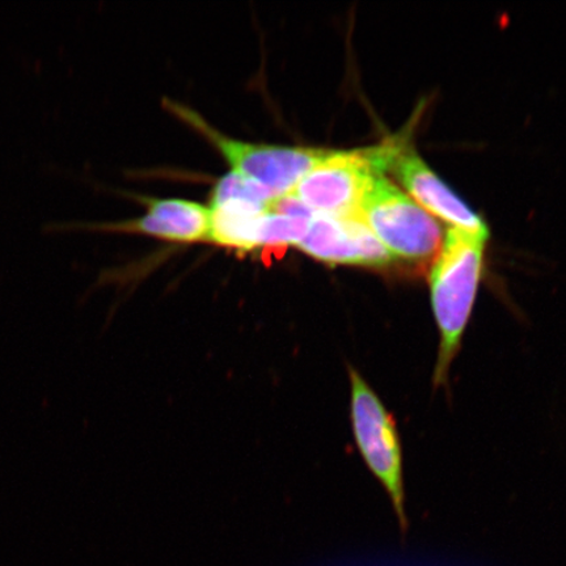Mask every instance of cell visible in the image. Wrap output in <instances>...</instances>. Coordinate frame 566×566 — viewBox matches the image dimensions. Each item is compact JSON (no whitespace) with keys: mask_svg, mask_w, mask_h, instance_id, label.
Returning <instances> with one entry per match:
<instances>
[{"mask_svg":"<svg viewBox=\"0 0 566 566\" xmlns=\"http://www.w3.org/2000/svg\"><path fill=\"white\" fill-rule=\"evenodd\" d=\"M298 247L308 256L328 265L360 266L380 272L400 265L359 214H315Z\"/></svg>","mask_w":566,"mask_h":566,"instance_id":"6","label":"cell"},{"mask_svg":"<svg viewBox=\"0 0 566 566\" xmlns=\"http://www.w3.org/2000/svg\"><path fill=\"white\" fill-rule=\"evenodd\" d=\"M313 218L275 214L268 211L260 226V247H298Z\"/></svg>","mask_w":566,"mask_h":566,"instance_id":"10","label":"cell"},{"mask_svg":"<svg viewBox=\"0 0 566 566\" xmlns=\"http://www.w3.org/2000/svg\"><path fill=\"white\" fill-rule=\"evenodd\" d=\"M144 217L116 224H49L46 229L63 230L86 226L90 229L145 233L169 242L196 243L209 238L210 209L187 200L148 198Z\"/></svg>","mask_w":566,"mask_h":566,"instance_id":"8","label":"cell"},{"mask_svg":"<svg viewBox=\"0 0 566 566\" xmlns=\"http://www.w3.org/2000/svg\"><path fill=\"white\" fill-rule=\"evenodd\" d=\"M174 109L177 116L218 148L229 161L232 172L261 184L277 197L292 192L302 177L329 153L324 148L261 145L232 139L216 130L197 113L181 105H175Z\"/></svg>","mask_w":566,"mask_h":566,"instance_id":"5","label":"cell"},{"mask_svg":"<svg viewBox=\"0 0 566 566\" xmlns=\"http://www.w3.org/2000/svg\"><path fill=\"white\" fill-rule=\"evenodd\" d=\"M349 378L354 440L366 465L389 495L402 535H406L409 523L406 513L405 459L398 422L363 375L352 366Z\"/></svg>","mask_w":566,"mask_h":566,"instance_id":"3","label":"cell"},{"mask_svg":"<svg viewBox=\"0 0 566 566\" xmlns=\"http://www.w3.org/2000/svg\"><path fill=\"white\" fill-rule=\"evenodd\" d=\"M389 171L398 177L410 198L430 216L443 219L444 222L454 226V229L490 237L483 219L467 207L462 198L452 192L451 188L431 171L420 155L410 148L408 138L396 153Z\"/></svg>","mask_w":566,"mask_h":566,"instance_id":"7","label":"cell"},{"mask_svg":"<svg viewBox=\"0 0 566 566\" xmlns=\"http://www.w3.org/2000/svg\"><path fill=\"white\" fill-rule=\"evenodd\" d=\"M488 237L451 228L431 263V308L440 334L433 387H449L451 366L462 348L475 307Z\"/></svg>","mask_w":566,"mask_h":566,"instance_id":"1","label":"cell"},{"mask_svg":"<svg viewBox=\"0 0 566 566\" xmlns=\"http://www.w3.org/2000/svg\"><path fill=\"white\" fill-rule=\"evenodd\" d=\"M358 214L400 264L427 263L441 250V224L386 174L373 176Z\"/></svg>","mask_w":566,"mask_h":566,"instance_id":"2","label":"cell"},{"mask_svg":"<svg viewBox=\"0 0 566 566\" xmlns=\"http://www.w3.org/2000/svg\"><path fill=\"white\" fill-rule=\"evenodd\" d=\"M391 139L358 150H329L289 195L314 214L356 216L375 174H388L394 157Z\"/></svg>","mask_w":566,"mask_h":566,"instance_id":"4","label":"cell"},{"mask_svg":"<svg viewBox=\"0 0 566 566\" xmlns=\"http://www.w3.org/2000/svg\"><path fill=\"white\" fill-rule=\"evenodd\" d=\"M208 242L251 252L260 248V226L269 203L231 200L210 205Z\"/></svg>","mask_w":566,"mask_h":566,"instance_id":"9","label":"cell"},{"mask_svg":"<svg viewBox=\"0 0 566 566\" xmlns=\"http://www.w3.org/2000/svg\"><path fill=\"white\" fill-rule=\"evenodd\" d=\"M275 198L277 196L261 184L237 172H230L217 182L211 193V205L231 200L271 203Z\"/></svg>","mask_w":566,"mask_h":566,"instance_id":"11","label":"cell"}]
</instances>
